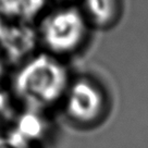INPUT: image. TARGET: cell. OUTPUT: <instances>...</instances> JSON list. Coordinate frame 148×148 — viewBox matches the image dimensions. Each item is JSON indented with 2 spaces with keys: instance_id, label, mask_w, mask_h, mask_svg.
<instances>
[{
  "instance_id": "6da1fadb",
  "label": "cell",
  "mask_w": 148,
  "mask_h": 148,
  "mask_svg": "<svg viewBox=\"0 0 148 148\" xmlns=\"http://www.w3.org/2000/svg\"><path fill=\"white\" fill-rule=\"evenodd\" d=\"M72 79L68 61L38 50L14 65L8 88L20 108L51 113L59 109Z\"/></svg>"
},
{
  "instance_id": "7a4b0ae2",
  "label": "cell",
  "mask_w": 148,
  "mask_h": 148,
  "mask_svg": "<svg viewBox=\"0 0 148 148\" xmlns=\"http://www.w3.org/2000/svg\"><path fill=\"white\" fill-rule=\"evenodd\" d=\"M36 28L40 50L65 61L85 48L92 29L79 5H72L46 13Z\"/></svg>"
},
{
  "instance_id": "3957f363",
  "label": "cell",
  "mask_w": 148,
  "mask_h": 148,
  "mask_svg": "<svg viewBox=\"0 0 148 148\" xmlns=\"http://www.w3.org/2000/svg\"><path fill=\"white\" fill-rule=\"evenodd\" d=\"M59 109L70 124L79 129H92L105 120L109 111V98L95 77L73 76Z\"/></svg>"
},
{
  "instance_id": "277c9868",
  "label": "cell",
  "mask_w": 148,
  "mask_h": 148,
  "mask_svg": "<svg viewBox=\"0 0 148 148\" xmlns=\"http://www.w3.org/2000/svg\"><path fill=\"white\" fill-rule=\"evenodd\" d=\"M40 50L36 25L0 18V52L9 65H16Z\"/></svg>"
},
{
  "instance_id": "5b68a950",
  "label": "cell",
  "mask_w": 148,
  "mask_h": 148,
  "mask_svg": "<svg viewBox=\"0 0 148 148\" xmlns=\"http://www.w3.org/2000/svg\"><path fill=\"white\" fill-rule=\"evenodd\" d=\"M51 113L46 111L20 108L8 132L26 148H45L52 134Z\"/></svg>"
},
{
  "instance_id": "8992f818",
  "label": "cell",
  "mask_w": 148,
  "mask_h": 148,
  "mask_svg": "<svg viewBox=\"0 0 148 148\" xmlns=\"http://www.w3.org/2000/svg\"><path fill=\"white\" fill-rule=\"evenodd\" d=\"M79 9L90 26L98 29L113 27L123 14V0H79Z\"/></svg>"
},
{
  "instance_id": "52a82bcc",
  "label": "cell",
  "mask_w": 148,
  "mask_h": 148,
  "mask_svg": "<svg viewBox=\"0 0 148 148\" xmlns=\"http://www.w3.org/2000/svg\"><path fill=\"white\" fill-rule=\"evenodd\" d=\"M46 5L47 0H0V18L34 23Z\"/></svg>"
},
{
  "instance_id": "ba28073f",
  "label": "cell",
  "mask_w": 148,
  "mask_h": 148,
  "mask_svg": "<svg viewBox=\"0 0 148 148\" xmlns=\"http://www.w3.org/2000/svg\"><path fill=\"white\" fill-rule=\"evenodd\" d=\"M20 106L8 87L0 85V132H5L12 123Z\"/></svg>"
},
{
  "instance_id": "9c48e42d",
  "label": "cell",
  "mask_w": 148,
  "mask_h": 148,
  "mask_svg": "<svg viewBox=\"0 0 148 148\" xmlns=\"http://www.w3.org/2000/svg\"><path fill=\"white\" fill-rule=\"evenodd\" d=\"M0 148H26L18 143L8 132H0Z\"/></svg>"
},
{
  "instance_id": "30bf717a",
  "label": "cell",
  "mask_w": 148,
  "mask_h": 148,
  "mask_svg": "<svg viewBox=\"0 0 148 148\" xmlns=\"http://www.w3.org/2000/svg\"><path fill=\"white\" fill-rule=\"evenodd\" d=\"M8 66H9V64L7 63V61L5 60L3 56L1 55V52H0V85H2V81H3V77L7 74Z\"/></svg>"
}]
</instances>
